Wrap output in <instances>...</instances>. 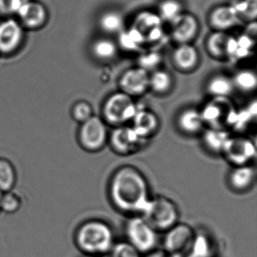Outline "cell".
Wrapping results in <instances>:
<instances>
[{
    "label": "cell",
    "mask_w": 257,
    "mask_h": 257,
    "mask_svg": "<svg viewBox=\"0 0 257 257\" xmlns=\"http://www.w3.org/2000/svg\"><path fill=\"white\" fill-rule=\"evenodd\" d=\"M233 84L241 91H252L256 87V76L251 70H241L234 76Z\"/></svg>",
    "instance_id": "cell-31"
},
{
    "label": "cell",
    "mask_w": 257,
    "mask_h": 257,
    "mask_svg": "<svg viewBox=\"0 0 257 257\" xmlns=\"http://www.w3.org/2000/svg\"><path fill=\"white\" fill-rule=\"evenodd\" d=\"M22 199L18 194L13 191L4 192L0 201V210L7 214H14L21 210Z\"/></svg>",
    "instance_id": "cell-30"
},
{
    "label": "cell",
    "mask_w": 257,
    "mask_h": 257,
    "mask_svg": "<svg viewBox=\"0 0 257 257\" xmlns=\"http://www.w3.org/2000/svg\"><path fill=\"white\" fill-rule=\"evenodd\" d=\"M236 39H237L238 47L245 50L251 51V49H252L255 44V40L252 39V37L246 34H242Z\"/></svg>",
    "instance_id": "cell-37"
},
{
    "label": "cell",
    "mask_w": 257,
    "mask_h": 257,
    "mask_svg": "<svg viewBox=\"0 0 257 257\" xmlns=\"http://www.w3.org/2000/svg\"><path fill=\"white\" fill-rule=\"evenodd\" d=\"M144 257H174L164 249H155L147 252Z\"/></svg>",
    "instance_id": "cell-42"
},
{
    "label": "cell",
    "mask_w": 257,
    "mask_h": 257,
    "mask_svg": "<svg viewBox=\"0 0 257 257\" xmlns=\"http://www.w3.org/2000/svg\"><path fill=\"white\" fill-rule=\"evenodd\" d=\"M109 139L106 123L103 118L93 115L82 123L77 132V141L81 148L88 153L103 150Z\"/></svg>",
    "instance_id": "cell-5"
},
{
    "label": "cell",
    "mask_w": 257,
    "mask_h": 257,
    "mask_svg": "<svg viewBox=\"0 0 257 257\" xmlns=\"http://www.w3.org/2000/svg\"><path fill=\"white\" fill-rule=\"evenodd\" d=\"M161 23L162 19L159 16L149 12H144L139 14L138 18L135 19V25L133 27L138 28L145 36L150 30L161 26Z\"/></svg>",
    "instance_id": "cell-29"
},
{
    "label": "cell",
    "mask_w": 257,
    "mask_h": 257,
    "mask_svg": "<svg viewBox=\"0 0 257 257\" xmlns=\"http://www.w3.org/2000/svg\"><path fill=\"white\" fill-rule=\"evenodd\" d=\"M109 195L117 208L128 213H144L150 200L147 179L131 165L121 167L114 173Z\"/></svg>",
    "instance_id": "cell-1"
},
{
    "label": "cell",
    "mask_w": 257,
    "mask_h": 257,
    "mask_svg": "<svg viewBox=\"0 0 257 257\" xmlns=\"http://www.w3.org/2000/svg\"><path fill=\"white\" fill-rule=\"evenodd\" d=\"M247 4V10H246V16L247 19L255 20L257 13V0H246Z\"/></svg>",
    "instance_id": "cell-41"
},
{
    "label": "cell",
    "mask_w": 257,
    "mask_h": 257,
    "mask_svg": "<svg viewBox=\"0 0 257 257\" xmlns=\"http://www.w3.org/2000/svg\"><path fill=\"white\" fill-rule=\"evenodd\" d=\"M245 34L252 37H255V34H256V24H255V22L250 23V25L247 27L246 32Z\"/></svg>",
    "instance_id": "cell-43"
},
{
    "label": "cell",
    "mask_w": 257,
    "mask_h": 257,
    "mask_svg": "<svg viewBox=\"0 0 257 257\" xmlns=\"http://www.w3.org/2000/svg\"><path fill=\"white\" fill-rule=\"evenodd\" d=\"M222 154L228 162L235 166L248 165L255 156V146L249 138L230 137Z\"/></svg>",
    "instance_id": "cell-10"
},
{
    "label": "cell",
    "mask_w": 257,
    "mask_h": 257,
    "mask_svg": "<svg viewBox=\"0 0 257 257\" xmlns=\"http://www.w3.org/2000/svg\"><path fill=\"white\" fill-rule=\"evenodd\" d=\"M93 53L97 58L103 61L110 60L117 53V46L112 40L108 39H100L93 45Z\"/></svg>",
    "instance_id": "cell-25"
},
{
    "label": "cell",
    "mask_w": 257,
    "mask_h": 257,
    "mask_svg": "<svg viewBox=\"0 0 257 257\" xmlns=\"http://www.w3.org/2000/svg\"><path fill=\"white\" fill-rule=\"evenodd\" d=\"M109 257H141V252L128 242H120L113 245Z\"/></svg>",
    "instance_id": "cell-34"
},
{
    "label": "cell",
    "mask_w": 257,
    "mask_h": 257,
    "mask_svg": "<svg viewBox=\"0 0 257 257\" xmlns=\"http://www.w3.org/2000/svg\"><path fill=\"white\" fill-rule=\"evenodd\" d=\"M183 257H184V256H183Z\"/></svg>",
    "instance_id": "cell-45"
},
{
    "label": "cell",
    "mask_w": 257,
    "mask_h": 257,
    "mask_svg": "<svg viewBox=\"0 0 257 257\" xmlns=\"http://www.w3.org/2000/svg\"><path fill=\"white\" fill-rule=\"evenodd\" d=\"M233 81L227 76L219 75L212 78L207 85V90L212 95L216 97H225L232 92Z\"/></svg>",
    "instance_id": "cell-22"
},
{
    "label": "cell",
    "mask_w": 257,
    "mask_h": 257,
    "mask_svg": "<svg viewBox=\"0 0 257 257\" xmlns=\"http://www.w3.org/2000/svg\"><path fill=\"white\" fill-rule=\"evenodd\" d=\"M22 28L14 20H8L0 24V52H13L22 40Z\"/></svg>",
    "instance_id": "cell-14"
},
{
    "label": "cell",
    "mask_w": 257,
    "mask_h": 257,
    "mask_svg": "<svg viewBox=\"0 0 257 257\" xmlns=\"http://www.w3.org/2000/svg\"><path fill=\"white\" fill-rule=\"evenodd\" d=\"M108 141L114 152L122 156H127L139 151L148 140L140 137L133 127L121 125L115 127L109 135Z\"/></svg>",
    "instance_id": "cell-8"
},
{
    "label": "cell",
    "mask_w": 257,
    "mask_h": 257,
    "mask_svg": "<svg viewBox=\"0 0 257 257\" xmlns=\"http://www.w3.org/2000/svg\"><path fill=\"white\" fill-rule=\"evenodd\" d=\"M119 43L120 45L124 49H127V50H137L138 49V46L131 40L130 37L127 35V32H124L121 34L119 38Z\"/></svg>",
    "instance_id": "cell-40"
},
{
    "label": "cell",
    "mask_w": 257,
    "mask_h": 257,
    "mask_svg": "<svg viewBox=\"0 0 257 257\" xmlns=\"http://www.w3.org/2000/svg\"><path fill=\"white\" fill-rule=\"evenodd\" d=\"M256 115V104L254 102L247 109L237 112L235 121L232 127L237 131L243 130L247 127L248 124L255 118Z\"/></svg>",
    "instance_id": "cell-32"
},
{
    "label": "cell",
    "mask_w": 257,
    "mask_h": 257,
    "mask_svg": "<svg viewBox=\"0 0 257 257\" xmlns=\"http://www.w3.org/2000/svg\"><path fill=\"white\" fill-rule=\"evenodd\" d=\"M144 218L155 230L168 231L177 223L179 211L174 201L165 196H157L149 201Z\"/></svg>",
    "instance_id": "cell-3"
},
{
    "label": "cell",
    "mask_w": 257,
    "mask_h": 257,
    "mask_svg": "<svg viewBox=\"0 0 257 257\" xmlns=\"http://www.w3.org/2000/svg\"><path fill=\"white\" fill-rule=\"evenodd\" d=\"M163 35V31L161 26L156 27L147 33L145 35V40L149 43H155V42L159 41Z\"/></svg>",
    "instance_id": "cell-38"
},
{
    "label": "cell",
    "mask_w": 257,
    "mask_h": 257,
    "mask_svg": "<svg viewBox=\"0 0 257 257\" xmlns=\"http://www.w3.org/2000/svg\"><path fill=\"white\" fill-rule=\"evenodd\" d=\"M119 87L132 97L142 95L150 88L149 72L140 67L126 70L120 78Z\"/></svg>",
    "instance_id": "cell-11"
},
{
    "label": "cell",
    "mask_w": 257,
    "mask_h": 257,
    "mask_svg": "<svg viewBox=\"0 0 257 257\" xmlns=\"http://www.w3.org/2000/svg\"><path fill=\"white\" fill-rule=\"evenodd\" d=\"M101 29L108 34H116L120 32L124 27V20L116 13H105L100 20Z\"/></svg>",
    "instance_id": "cell-28"
},
{
    "label": "cell",
    "mask_w": 257,
    "mask_h": 257,
    "mask_svg": "<svg viewBox=\"0 0 257 257\" xmlns=\"http://www.w3.org/2000/svg\"><path fill=\"white\" fill-rule=\"evenodd\" d=\"M17 181V170L13 162L6 158H0V192L13 191Z\"/></svg>",
    "instance_id": "cell-21"
},
{
    "label": "cell",
    "mask_w": 257,
    "mask_h": 257,
    "mask_svg": "<svg viewBox=\"0 0 257 257\" xmlns=\"http://www.w3.org/2000/svg\"><path fill=\"white\" fill-rule=\"evenodd\" d=\"M28 0H0V11L4 13H19Z\"/></svg>",
    "instance_id": "cell-36"
},
{
    "label": "cell",
    "mask_w": 257,
    "mask_h": 257,
    "mask_svg": "<svg viewBox=\"0 0 257 257\" xmlns=\"http://www.w3.org/2000/svg\"><path fill=\"white\" fill-rule=\"evenodd\" d=\"M230 135L226 129L209 127L206 130L203 136L205 147L215 153H222L227 141L229 139Z\"/></svg>",
    "instance_id": "cell-20"
},
{
    "label": "cell",
    "mask_w": 257,
    "mask_h": 257,
    "mask_svg": "<svg viewBox=\"0 0 257 257\" xmlns=\"http://www.w3.org/2000/svg\"><path fill=\"white\" fill-rule=\"evenodd\" d=\"M182 14V5L177 0H164L159 6V17L162 21L172 23Z\"/></svg>",
    "instance_id": "cell-27"
},
{
    "label": "cell",
    "mask_w": 257,
    "mask_h": 257,
    "mask_svg": "<svg viewBox=\"0 0 257 257\" xmlns=\"http://www.w3.org/2000/svg\"><path fill=\"white\" fill-rule=\"evenodd\" d=\"M171 24L173 40L179 45L190 43L198 34V20L192 15L182 14Z\"/></svg>",
    "instance_id": "cell-12"
},
{
    "label": "cell",
    "mask_w": 257,
    "mask_h": 257,
    "mask_svg": "<svg viewBox=\"0 0 257 257\" xmlns=\"http://www.w3.org/2000/svg\"><path fill=\"white\" fill-rule=\"evenodd\" d=\"M237 49H238V44H237V39L228 36V39H227L226 46H225V55L234 58Z\"/></svg>",
    "instance_id": "cell-39"
},
{
    "label": "cell",
    "mask_w": 257,
    "mask_h": 257,
    "mask_svg": "<svg viewBox=\"0 0 257 257\" xmlns=\"http://www.w3.org/2000/svg\"><path fill=\"white\" fill-rule=\"evenodd\" d=\"M3 192H0V201H1V197H2ZM0 212H1V210H0Z\"/></svg>",
    "instance_id": "cell-44"
},
{
    "label": "cell",
    "mask_w": 257,
    "mask_h": 257,
    "mask_svg": "<svg viewBox=\"0 0 257 257\" xmlns=\"http://www.w3.org/2000/svg\"><path fill=\"white\" fill-rule=\"evenodd\" d=\"M255 178V171L249 165L236 166L229 174V183L233 189L243 191L250 187Z\"/></svg>",
    "instance_id": "cell-18"
},
{
    "label": "cell",
    "mask_w": 257,
    "mask_h": 257,
    "mask_svg": "<svg viewBox=\"0 0 257 257\" xmlns=\"http://www.w3.org/2000/svg\"><path fill=\"white\" fill-rule=\"evenodd\" d=\"M128 243L141 253H147L156 249L157 235L156 230L141 216L132 218L126 225Z\"/></svg>",
    "instance_id": "cell-6"
},
{
    "label": "cell",
    "mask_w": 257,
    "mask_h": 257,
    "mask_svg": "<svg viewBox=\"0 0 257 257\" xmlns=\"http://www.w3.org/2000/svg\"><path fill=\"white\" fill-rule=\"evenodd\" d=\"M172 85V78L165 70H156L150 76V88L159 94L166 92Z\"/></svg>",
    "instance_id": "cell-24"
},
{
    "label": "cell",
    "mask_w": 257,
    "mask_h": 257,
    "mask_svg": "<svg viewBox=\"0 0 257 257\" xmlns=\"http://www.w3.org/2000/svg\"><path fill=\"white\" fill-rule=\"evenodd\" d=\"M138 108L131 96L122 91L114 93L103 104V121L115 127L124 125L132 121Z\"/></svg>",
    "instance_id": "cell-4"
},
{
    "label": "cell",
    "mask_w": 257,
    "mask_h": 257,
    "mask_svg": "<svg viewBox=\"0 0 257 257\" xmlns=\"http://www.w3.org/2000/svg\"><path fill=\"white\" fill-rule=\"evenodd\" d=\"M134 130L144 139L149 140L150 137L154 135L159 127V120L157 115L146 109L138 108L133 119Z\"/></svg>",
    "instance_id": "cell-13"
},
{
    "label": "cell",
    "mask_w": 257,
    "mask_h": 257,
    "mask_svg": "<svg viewBox=\"0 0 257 257\" xmlns=\"http://www.w3.org/2000/svg\"><path fill=\"white\" fill-rule=\"evenodd\" d=\"M162 61V57L159 53L156 52H149L143 54L138 60V67L149 71L156 68Z\"/></svg>",
    "instance_id": "cell-35"
},
{
    "label": "cell",
    "mask_w": 257,
    "mask_h": 257,
    "mask_svg": "<svg viewBox=\"0 0 257 257\" xmlns=\"http://www.w3.org/2000/svg\"><path fill=\"white\" fill-rule=\"evenodd\" d=\"M195 237L192 227L187 224L177 223L167 231L163 249L172 256H186Z\"/></svg>",
    "instance_id": "cell-7"
},
{
    "label": "cell",
    "mask_w": 257,
    "mask_h": 257,
    "mask_svg": "<svg viewBox=\"0 0 257 257\" xmlns=\"http://www.w3.org/2000/svg\"><path fill=\"white\" fill-rule=\"evenodd\" d=\"M179 128L187 135H195L204 128V124L201 112L195 109H185L177 118Z\"/></svg>",
    "instance_id": "cell-17"
},
{
    "label": "cell",
    "mask_w": 257,
    "mask_h": 257,
    "mask_svg": "<svg viewBox=\"0 0 257 257\" xmlns=\"http://www.w3.org/2000/svg\"><path fill=\"white\" fill-rule=\"evenodd\" d=\"M71 115L75 121L82 124L93 116L92 108L87 102H78L72 109Z\"/></svg>",
    "instance_id": "cell-33"
},
{
    "label": "cell",
    "mask_w": 257,
    "mask_h": 257,
    "mask_svg": "<svg viewBox=\"0 0 257 257\" xmlns=\"http://www.w3.org/2000/svg\"><path fill=\"white\" fill-rule=\"evenodd\" d=\"M172 61L177 69L189 72L198 65L199 55L196 48L190 43L180 44L173 52Z\"/></svg>",
    "instance_id": "cell-16"
},
{
    "label": "cell",
    "mask_w": 257,
    "mask_h": 257,
    "mask_svg": "<svg viewBox=\"0 0 257 257\" xmlns=\"http://www.w3.org/2000/svg\"><path fill=\"white\" fill-rule=\"evenodd\" d=\"M18 14L27 26L37 28L44 23L46 12L44 7L38 3L28 2L22 7Z\"/></svg>",
    "instance_id": "cell-19"
},
{
    "label": "cell",
    "mask_w": 257,
    "mask_h": 257,
    "mask_svg": "<svg viewBox=\"0 0 257 257\" xmlns=\"http://www.w3.org/2000/svg\"><path fill=\"white\" fill-rule=\"evenodd\" d=\"M212 254L211 245L204 234H195L192 246L184 257H210Z\"/></svg>",
    "instance_id": "cell-26"
},
{
    "label": "cell",
    "mask_w": 257,
    "mask_h": 257,
    "mask_svg": "<svg viewBox=\"0 0 257 257\" xmlns=\"http://www.w3.org/2000/svg\"><path fill=\"white\" fill-rule=\"evenodd\" d=\"M227 35L223 31H215L207 40V49L209 54L214 58H223L225 55Z\"/></svg>",
    "instance_id": "cell-23"
},
{
    "label": "cell",
    "mask_w": 257,
    "mask_h": 257,
    "mask_svg": "<svg viewBox=\"0 0 257 257\" xmlns=\"http://www.w3.org/2000/svg\"><path fill=\"white\" fill-rule=\"evenodd\" d=\"M209 22L216 31L224 32L238 24L239 16L233 6H221L210 13Z\"/></svg>",
    "instance_id": "cell-15"
},
{
    "label": "cell",
    "mask_w": 257,
    "mask_h": 257,
    "mask_svg": "<svg viewBox=\"0 0 257 257\" xmlns=\"http://www.w3.org/2000/svg\"><path fill=\"white\" fill-rule=\"evenodd\" d=\"M217 98L219 100L208 103L201 111L204 124L214 128L226 129L232 127L237 112L231 106L222 103L221 97Z\"/></svg>",
    "instance_id": "cell-9"
},
{
    "label": "cell",
    "mask_w": 257,
    "mask_h": 257,
    "mask_svg": "<svg viewBox=\"0 0 257 257\" xmlns=\"http://www.w3.org/2000/svg\"><path fill=\"white\" fill-rule=\"evenodd\" d=\"M76 247L85 255L101 256L110 252L114 245V234L106 222L90 219L82 222L75 231Z\"/></svg>",
    "instance_id": "cell-2"
}]
</instances>
